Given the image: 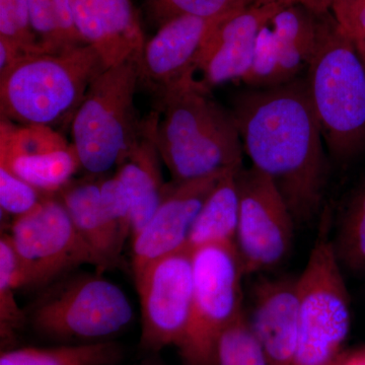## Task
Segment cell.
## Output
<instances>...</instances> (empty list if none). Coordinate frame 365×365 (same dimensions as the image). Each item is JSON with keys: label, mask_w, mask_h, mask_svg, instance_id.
<instances>
[{"label": "cell", "mask_w": 365, "mask_h": 365, "mask_svg": "<svg viewBox=\"0 0 365 365\" xmlns=\"http://www.w3.org/2000/svg\"><path fill=\"white\" fill-rule=\"evenodd\" d=\"M359 54L360 56V58H361L362 62H364V66L365 67V43L364 45L362 46L361 49L359 50Z\"/></svg>", "instance_id": "obj_35"}, {"label": "cell", "mask_w": 365, "mask_h": 365, "mask_svg": "<svg viewBox=\"0 0 365 365\" xmlns=\"http://www.w3.org/2000/svg\"><path fill=\"white\" fill-rule=\"evenodd\" d=\"M29 14L41 51L57 54L74 48L67 42L52 0H29Z\"/></svg>", "instance_id": "obj_29"}, {"label": "cell", "mask_w": 365, "mask_h": 365, "mask_svg": "<svg viewBox=\"0 0 365 365\" xmlns=\"http://www.w3.org/2000/svg\"><path fill=\"white\" fill-rule=\"evenodd\" d=\"M18 261L7 232L0 237V339L1 351L11 349L19 332L28 324L25 309L16 299Z\"/></svg>", "instance_id": "obj_24"}, {"label": "cell", "mask_w": 365, "mask_h": 365, "mask_svg": "<svg viewBox=\"0 0 365 365\" xmlns=\"http://www.w3.org/2000/svg\"><path fill=\"white\" fill-rule=\"evenodd\" d=\"M0 165L45 194H56L81 168L72 143L67 148L36 157L16 158Z\"/></svg>", "instance_id": "obj_21"}, {"label": "cell", "mask_w": 365, "mask_h": 365, "mask_svg": "<svg viewBox=\"0 0 365 365\" xmlns=\"http://www.w3.org/2000/svg\"><path fill=\"white\" fill-rule=\"evenodd\" d=\"M108 67L91 45L30 53L0 71L1 118L23 125L71 122L93 81Z\"/></svg>", "instance_id": "obj_3"}, {"label": "cell", "mask_w": 365, "mask_h": 365, "mask_svg": "<svg viewBox=\"0 0 365 365\" xmlns=\"http://www.w3.org/2000/svg\"><path fill=\"white\" fill-rule=\"evenodd\" d=\"M136 56L103 71L72 118L71 143L88 174L103 176L117 167L143 133Z\"/></svg>", "instance_id": "obj_6"}, {"label": "cell", "mask_w": 365, "mask_h": 365, "mask_svg": "<svg viewBox=\"0 0 365 365\" xmlns=\"http://www.w3.org/2000/svg\"><path fill=\"white\" fill-rule=\"evenodd\" d=\"M230 16L215 19L182 16L158 26L136 56L139 86H143L157 97L195 76L206 41L215 26Z\"/></svg>", "instance_id": "obj_12"}, {"label": "cell", "mask_w": 365, "mask_h": 365, "mask_svg": "<svg viewBox=\"0 0 365 365\" xmlns=\"http://www.w3.org/2000/svg\"><path fill=\"white\" fill-rule=\"evenodd\" d=\"M333 244L340 265L365 274V181L348 197Z\"/></svg>", "instance_id": "obj_22"}, {"label": "cell", "mask_w": 365, "mask_h": 365, "mask_svg": "<svg viewBox=\"0 0 365 365\" xmlns=\"http://www.w3.org/2000/svg\"><path fill=\"white\" fill-rule=\"evenodd\" d=\"M66 137L44 125L14 123L1 118L0 163L16 158L36 157L68 148Z\"/></svg>", "instance_id": "obj_23"}, {"label": "cell", "mask_w": 365, "mask_h": 365, "mask_svg": "<svg viewBox=\"0 0 365 365\" xmlns=\"http://www.w3.org/2000/svg\"><path fill=\"white\" fill-rule=\"evenodd\" d=\"M162 163L148 117L144 119L143 133L117 165L115 174L131 199V239L150 222L167 191L168 182L163 181Z\"/></svg>", "instance_id": "obj_16"}, {"label": "cell", "mask_w": 365, "mask_h": 365, "mask_svg": "<svg viewBox=\"0 0 365 365\" xmlns=\"http://www.w3.org/2000/svg\"><path fill=\"white\" fill-rule=\"evenodd\" d=\"M47 194L0 165V208L2 215L14 218L25 215L37 207Z\"/></svg>", "instance_id": "obj_30"}, {"label": "cell", "mask_w": 365, "mask_h": 365, "mask_svg": "<svg viewBox=\"0 0 365 365\" xmlns=\"http://www.w3.org/2000/svg\"><path fill=\"white\" fill-rule=\"evenodd\" d=\"M232 111L252 165L272 181L295 223L321 215L329 160L306 78L249 88L235 96Z\"/></svg>", "instance_id": "obj_1"}, {"label": "cell", "mask_w": 365, "mask_h": 365, "mask_svg": "<svg viewBox=\"0 0 365 365\" xmlns=\"http://www.w3.org/2000/svg\"><path fill=\"white\" fill-rule=\"evenodd\" d=\"M140 299V346L158 352L181 345L191 317L193 302V252L179 250L151 262L134 274Z\"/></svg>", "instance_id": "obj_11"}, {"label": "cell", "mask_w": 365, "mask_h": 365, "mask_svg": "<svg viewBox=\"0 0 365 365\" xmlns=\"http://www.w3.org/2000/svg\"><path fill=\"white\" fill-rule=\"evenodd\" d=\"M333 210L326 204L306 267L297 278L299 339L294 365H334L351 325V307L331 232Z\"/></svg>", "instance_id": "obj_5"}, {"label": "cell", "mask_w": 365, "mask_h": 365, "mask_svg": "<svg viewBox=\"0 0 365 365\" xmlns=\"http://www.w3.org/2000/svg\"><path fill=\"white\" fill-rule=\"evenodd\" d=\"M294 0H262L230 14L215 26L204 45L197 71L203 85L212 88L228 81H241L253 61L262 29L276 14Z\"/></svg>", "instance_id": "obj_13"}, {"label": "cell", "mask_w": 365, "mask_h": 365, "mask_svg": "<svg viewBox=\"0 0 365 365\" xmlns=\"http://www.w3.org/2000/svg\"><path fill=\"white\" fill-rule=\"evenodd\" d=\"M216 365H268L245 313L220 337Z\"/></svg>", "instance_id": "obj_28"}, {"label": "cell", "mask_w": 365, "mask_h": 365, "mask_svg": "<svg viewBox=\"0 0 365 365\" xmlns=\"http://www.w3.org/2000/svg\"><path fill=\"white\" fill-rule=\"evenodd\" d=\"M227 170L192 181L168 182L158 210L143 230L132 239L133 275L151 262L186 247L197 215L216 182Z\"/></svg>", "instance_id": "obj_14"}, {"label": "cell", "mask_w": 365, "mask_h": 365, "mask_svg": "<svg viewBox=\"0 0 365 365\" xmlns=\"http://www.w3.org/2000/svg\"><path fill=\"white\" fill-rule=\"evenodd\" d=\"M249 323L268 365H294L299 339L297 278H259Z\"/></svg>", "instance_id": "obj_15"}, {"label": "cell", "mask_w": 365, "mask_h": 365, "mask_svg": "<svg viewBox=\"0 0 365 365\" xmlns=\"http://www.w3.org/2000/svg\"><path fill=\"white\" fill-rule=\"evenodd\" d=\"M101 206L113 244L122 255L125 242L132 235V203L128 192L116 175L103 176Z\"/></svg>", "instance_id": "obj_27"}, {"label": "cell", "mask_w": 365, "mask_h": 365, "mask_svg": "<svg viewBox=\"0 0 365 365\" xmlns=\"http://www.w3.org/2000/svg\"><path fill=\"white\" fill-rule=\"evenodd\" d=\"M36 332L61 342L108 341L133 319L128 297L102 273H71L47 287L28 309Z\"/></svg>", "instance_id": "obj_7"}, {"label": "cell", "mask_w": 365, "mask_h": 365, "mask_svg": "<svg viewBox=\"0 0 365 365\" xmlns=\"http://www.w3.org/2000/svg\"><path fill=\"white\" fill-rule=\"evenodd\" d=\"M262 0H143L150 23L160 26L182 16L215 19L228 16Z\"/></svg>", "instance_id": "obj_25"}, {"label": "cell", "mask_w": 365, "mask_h": 365, "mask_svg": "<svg viewBox=\"0 0 365 365\" xmlns=\"http://www.w3.org/2000/svg\"><path fill=\"white\" fill-rule=\"evenodd\" d=\"M294 1L314 13L325 14L331 13L335 0H294Z\"/></svg>", "instance_id": "obj_33"}, {"label": "cell", "mask_w": 365, "mask_h": 365, "mask_svg": "<svg viewBox=\"0 0 365 365\" xmlns=\"http://www.w3.org/2000/svg\"><path fill=\"white\" fill-rule=\"evenodd\" d=\"M240 215L235 247L244 275L263 272L287 258L295 222L267 175L252 165L237 174Z\"/></svg>", "instance_id": "obj_10"}, {"label": "cell", "mask_w": 365, "mask_h": 365, "mask_svg": "<svg viewBox=\"0 0 365 365\" xmlns=\"http://www.w3.org/2000/svg\"><path fill=\"white\" fill-rule=\"evenodd\" d=\"M194 287L186 335L178 347L185 365H216L220 337L242 311L241 261L235 244L193 251Z\"/></svg>", "instance_id": "obj_9"}, {"label": "cell", "mask_w": 365, "mask_h": 365, "mask_svg": "<svg viewBox=\"0 0 365 365\" xmlns=\"http://www.w3.org/2000/svg\"><path fill=\"white\" fill-rule=\"evenodd\" d=\"M9 237L18 261L16 289H43L83 265L105 271L57 194H47L31 212L14 218Z\"/></svg>", "instance_id": "obj_8"}, {"label": "cell", "mask_w": 365, "mask_h": 365, "mask_svg": "<svg viewBox=\"0 0 365 365\" xmlns=\"http://www.w3.org/2000/svg\"><path fill=\"white\" fill-rule=\"evenodd\" d=\"M306 71L327 148L337 162H350L365 153V67L332 13L324 14Z\"/></svg>", "instance_id": "obj_4"}, {"label": "cell", "mask_w": 365, "mask_h": 365, "mask_svg": "<svg viewBox=\"0 0 365 365\" xmlns=\"http://www.w3.org/2000/svg\"><path fill=\"white\" fill-rule=\"evenodd\" d=\"M103 176L88 174V178L71 180L56 194L79 234L98 255L106 271L119 267L122 255L118 253L113 244L101 206Z\"/></svg>", "instance_id": "obj_17"}, {"label": "cell", "mask_w": 365, "mask_h": 365, "mask_svg": "<svg viewBox=\"0 0 365 365\" xmlns=\"http://www.w3.org/2000/svg\"><path fill=\"white\" fill-rule=\"evenodd\" d=\"M57 14H58L60 23H61L62 30L66 36L67 42L72 46L86 45L81 37L76 26L74 25L73 18H72L71 4L69 0H52Z\"/></svg>", "instance_id": "obj_32"}, {"label": "cell", "mask_w": 365, "mask_h": 365, "mask_svg": "<svg viewBox=\"0 0 365 365\" xmlns=\"http://www.w3.org/2000/svg\"><path fill=\"white\" fill-rule=\"evenodd\" d=\"M331 13L359 52L365 43V0H335Z\"/></svg>", "instance_id": "obj_31"}, {"label": "cell", "mask_w": 365, "mask_h": 365, "mask_svg": "<svg viewBox=\"0 0 365 365\" xmlns=\"http://www.w3.org/2000/svg\"><path fill=\"white\" fill-rule=\"evenodd\" d=\"M153 139L172 181L182 182L242 168V146L232 110L192 76L155 97Z\"/></svg>", "instance_id": "obj_2"}, {"label": "cell", "mask_w": 365, "mask_h": 365, "mask_svg": "<svg viewBox=\"0 0 365 365\" xmlns=\"http://www.w3.org/2000/svg\"><path fill=\"white\" fill-rule=\"evenodd\" d=\"M228 170L216 182L190 230L186 248L195 251L211 244H235L239 225L237 174Z\"/></svg>", "instance_id": "obj_18"}, {"label": "cell", "mask_w": 365, "mask_h": 365, "mask_svg": "<svg viewBox=\"0 0 365 365\" xmlns=\"http://www.w3.org/2000/svg\"><path fill=\"white\" fill-rule=\"evenodd\" d=\"M0 48L13 59L43 53L31 28L29 0H0Z\"/></svg>", "instance_id": "obj_26"}, {"label": "cell", "mask_w": 365, "mask_h": 365, "mask_svg": "<svg viewBox=\"0 0 365 365\" xmlns=\"http://www.w3.org/2000/svg\"><path fill=\"white\" fill-rule=\"evenodd\" d=\"M334 365H365V348L342 353Z\"/></svg>", "instance_id": "obj_34"}, {"label": "cell", "mask_w": 365, "mask_h": 365, "mask_svg": "<svg viewBox=\"0 0 365 365\" xmlns=\"http://www.w3.org/2000/svg\"><path fill=\"white\" fill-rule=\"evenodd\" d=\"M122 356L121 345L108 340L52 348H11L1 351L0 365H116Z\"/></svg>", "instance_id": "obj_19"}, {"label": "cell", "mask_w": 365, "mask_h": 365, "mask_svg": "<svg viewBox=\"0 0 365 365\" xmlns=\"http://www.w3.org/2000/svg\"><path fill=\"white\" fill-rule=\"evenodd\" d=\"M109 44V67L139 54L145 37L131 0H93Z\"/></svg>", "instance_id": "obj_20"}]
</instances>
